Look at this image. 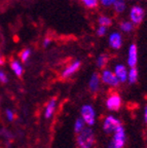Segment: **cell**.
<instances>
[{
    "instance_id": "1",
    "label": "cell",
    "mask_w": 147,
    "mask_h": 148,
    "mask_svg": "<svg viewBox=\"0 0 147 148\" xmlns=\"http://www.w3.org/2000/svg\"><path fill=\"white\" fill-rule=\"evenodd\" d=\"M95 136L91 129H83L77 137V143L81 148H91L94 145Z\"/></svg>"
},
{
    "instance_id": "2",
    "label": "cell",
    "mask_w": 147,
    "mask_h": 148,
    "mask_svg": "<svg viewBox=\"0 0 147 148\" xmlns=\"http://www.w3.org/2000/svg\"><path fill=\"white\" fill-rule=\"evenodd\" d=\"M144 9L140 5H134L130 10V20L133 25H140L144 20Z\"/></svg>"
},
{
    "instance_id": "3",
    "label": "cell",
    "mask_w": 147,
    "mask_h": 148,
    "mask_svg": "<svg viewBox=\"0 0 147 148\" xmlns=\"http://www.w3.org/2000/svg\"><path fill=\"white\" fill-rule=\"evenodd\" d=\"M81 115H82L83 121L89 125H93L95 123L96 114H95L94 108L91 105H84L81 108Z\"/></svg>"
},
{
    "instance_id": "4",
    "label": "cell",
    "mask_w": 147,
    "mask_h": 148,
    "mask_svg": "<svg viewBox=\"0 0 147 148\" xmlns=\"http://www.w3.org/2000/svg\"><path fill=\"white\" fill-rule=\"evenodd\" d=\"M106 106L111 111L118 110L122 106V99H120V95L118 94H112L111 96H109L107 102H106Z\"/></svg>"
},
{
    "instance_id": "5",
    "label": "cell",
    "mask_w": 147,
    "mask_h": 148,
    "mask_svg": "<svg viewBox=\"0 0 147 148\" xmlns=\"http://www.w3.org/2000/svg\"><path fill=\"white\" fill-rule=\"evenodd\" d=\"M116 148H122L126 141V136H124V130L120 125L114 131V139L112 140Z\"/></svg>"
},
{
    "instance_id": "6",
    "label": "cell",
    "mask_w": 147,
    "mask_h": 148,
    "mask_svg": "<svg viewBox=\"0 0 147 148\" xmlns=\"http://www.w3.org/2000/svg\"><path fill=\"white\" fill-rule=\"evenodd\" d=\"M138 61V49L135 43H132L129 47V53H128V65L133 68L137 64Z\"/></svg>"
},
{
    "instance_id": "7",
    "label": "cell",
    "mask_w": 147,
    "mask_h": 148,
    "mask_svg": "<svg viewBox=\"0 0 147 148\" xmlns=\"http://www.w3.org/2000/svg\"><path fill=\"white\" fill-rule=\"evenodd\" d=\"M102 80L106 84H108V86H117L118 83H120L118 79L115 76V74L113 72H111L110 70H104L103 73H102Z\"/></svg>"
},
{
    "instance_id": "8",
    "label": "cell",
    "mask_w": 147,
    "mask_h": 148,
    "mask_svg": "<svg viewBox=\"0 0 147 148\" xmlns=\"http://www.w3.org/2000/svg\"><path fill=\"white\" fill-rule=\"evenodd\" d=\"M118 127H120V121L114 118L113 116H107L104 120V125H103V127H104V131L107 133H110L112 131H115Z\"/></svg>"
},
{
    "instance_id": "9",
    "label": "cell",
    "mask_w": 147,
    "mask_h": 148,
    "mask_svg": "<svg viewBox=\"0 0 147 148\" xmlns=\"http://www.w3.org/2000/svg\"><path fill=\"white\" fill-rule=\"evenodd\" d=\"M109 45L113 49H120L122 45V37L120 32H113L109 36Z\"/></svg>"
},
{
    "instance_id": "10",
    "label": "cell",
    "mask_w": 147,
    "mask_h": 148,
    "mask_svg": "<svg viewBox=\"0 0 147 148\" xmlns=\"http://www.w3.org/2000/svg\"><path fill=\"white\" fill-rule=\"evenodd\" d=\"M114 74L120 82H124L128 79V70L124 65H116L114 68Z\"/></svg>"
},
{
    "instance_id": "11",
    "label": "cell",
    "mask_w": 147,
    "mask_h": 148,
    "mask_svg": "<svg viewBox=\"0 0 147 148\" xmlns=\"http://www.w3.org/2000/svg\"><path fill=\"white\" fill-rule=\"evenodd\" d=\"M80 64H81L80 61H74V62L72 63V64H70L68 67L65 68V70L62 73V76L64 77V78H67V77H70L71 75H73V74L79 69Z\"/></svg>"
},
{
    "instance_id": "12",
    "label": "cell",
    "mask_w": 147,
    "mask_h": 148,
    "mask_svg": "<svg viewBox=\"0 0 147 148\" xmlns=\"http://www.w3.org/2000/svg\"><path fill=\"white\" fill-rule=\"evenodd\" d=\"M113 8H114V12L116 14H122V12L126 10V0H114L113 2Z\"/></svg>"
},
{
    "instance_id": "13",
    "label": "cell",
    "mask_w": 147,
    "mask_h": 148,
    "mask_svg": "<svg viewBox=\"0 0 147 148\" xmlns=\"http://www.w3.org/2000/svg\"><path fill=\"white\" fill-rule=\"evenodd\" d=\"M99 82H100L99 75H98L97 73H94L90 79V83H89L91 90H94V92L98 90V88H99Z\"/></svg>"
},
{
    "instance_id": "14",
    "label": "cell",
    "mask_w": 147,
    "mask_h": 148,
    "mask_svg": "<svg viewBox=\"0 0 147 148\" xmlns=\"http://www.w3.org/2000/svg\"><path fill=\"white\" fill-rule=\"evenodd\" d=\"M56 104H57V100L56 99H52L51 101H49V103L47 104V107H46V110H45V117L46 118L52 117L54 111H55Z\"/></svg>"
},
{
    "instance_id": "15",
    "label": "cell",
    "mask_w": 147,
    "mask_h": 148,
    "mask_svg": "<svg viewBox=\"0 0 147 148\" xmlns=\"http://www.w3.org/2000/svg\"><path fill=\"white\" fill-rule=\"evenodd\" d=\"M120 28L122 32L130 33L134 30V25L131 23V21H122L120 24Z\"/></svg>"
},
{
    "instance_id": "16",
    "label": "cell",
    "mask_w": 147,
    "mask_h": 148,
    "mask_svg": "<svg viewBox=\"0 0 147 148\" xmlns=\"http://www.w3.org/2000/svg\"><path fill=\"white\" fill-rule=\"evenodd\" d=\"M128 79H129L130 83H135L138 79V70L135 67L131 68L130 71H128Z\"/></svg>"
},
{
    "instance_id": "17",
    "label": "cell",
    "mask_w": 147,
    "mask_h": 148,
    "mask_svg": "<svg viewBox=\"0 0 147 148\" xmlns=\"http://www.w3.org/2000/svg\"><path fill=\"white\" fill-rule=\"evenodd\" d=\"M98 23H99V26H104V27L107 28L112 25V20L109 16H100L99 18H98Z\"/></svg>"
},
{
    "instance_id": "18",
    "label": "cell",
    "mask_w": 147,
    "mask_h": 148,
    "mask_svg": "<svg viewBox=\"0 0 147 148\" xmlns=\"http://www.w3.org/2000/svg\"><path fill=\"white\" fill-rule=\"evenodd\" d=\"M12 69L14 70V72L18 76H21L23 74V68H22L21 64L18 61H12Z\"/></svg>"
},
{
    "instance_id": "19",
    "label": "cell",
    "mask_w": 147,
    "mask_h": 148,
    "mask_svg": "<svg viewBox=\"0 0 147 148\" xmlns=\"http://www.w3.org/2000/svg\"><path fill=\"white\" fill-rule=\"evenodd\" d=\"M82 4L90 9H94L99 5V0H81Z\"/></svg>"
},
{
    "instance_id": "20",
    "label": "cell",
    "mask_w": 147,
    "mask_h": 148,
    "mask_svg": "<svg viewBox=\"0 0 147 148\" xmlns=\"http://www.w3.org/2000/svg\"><path fill=\"white\" fill-rule=\"evenodd\" d=\"M108 62V58L106 55H100L98 58H97V66L99 68H103Z\"/></svg>"
},
{
    "instance_id": "21",
    "label": "cell",
    "mask_w": 147,
    "mask_h": 148,
    "mask_svg": "<svg viewBox=\"0 0 147 148\" xmlns=\"http://www.w3.org/2000/svg\"><path fill=\"white\" fill-rule=\"evenodd\" d=\"M83 129H84V121H83V119H81V118H77V119H76L75 125H74V130H75V132L79 134Z\"/></svg>"
},
{
    "instance_id": "22",
    "label": "cell",
    "mask_w": 147,
    "mask_h": 148,
    "mask_svg": "<svg viewBox=\"0 0 147 148\" xmlns=\"http://www.w3.org/2000/svg\"><path fill=\"white\" fill-rule=\"evenodd\" d=\"M30 55H31V51H30V49H24V51L21 53L22 61H23L24 63H26L28 61V59H29V57H30Z\"/></svg>"
},
{
    "instance_id": "23",
    "label": "cell",
    "mask_w": 147,
    "mask_h": 148,
    "mask_svg": "<svg viewBox=\"0 0 147 148\" xmlns=\"http://www.w3.org/2000/svg\"><path fill=\"white\" fill-rule=\"evenodd\" d=\"M107 33V28L104 27V26H99L98 29H97V34L98 36H104V35Z\"/></svg>"
},
{
    "instance_id": "24",
    "label": "cell",
    "mask_w": 147,
    "mask_h": 148,
    "mask_svg": "<svg viewBox=\"0 0 147 148\" xmlns=\"http://www.w3.org/2000/svg\"><path fill=\"white\" fill-rule=\"evenodd\" d=\"M101 4H103L104 6H111L114 2V0H99Z\"/></svg>"
},
{
    "instance_id": "25",
    "label": "cell",
    "mask_w": 147,
    "mask_h": 148,
    "mask_svg": "<svg viewBox=\"0 0 147 148\" xmlns=\"http://www.w3.org/2000/svg\"><path fill=\"white\" fill-rule=\"evenodd\" d=\"M6 116L9 121H12V120H14V113H12V110H6Z\"/></svg>"
},
{
    "instance_id": "26",
    "label": "cell",
    "mask_w": 147,
    "mask_h": 148,
    "mask_svg": "<svg viewBox=\"0 0 147 148\" xmlns=\"http://www.w3.org/2000/svg\"><path fill=\"white\" fill-rule=\"evenodd\" d=\"M0 81H2L3 83L7 82V77H6V75H5L4 72H2V71H0Z\"/></svg>"
},
{
    "instance_id": "27",
    "label": "cell",
    "mask_w": 147,
    "mask_h": 148,
    "mask_svg": "<svg viewBox=\"0 0 147 148\" xmlns=\"http://www.w3.org/2000/svg\"><path fill=\"white\" fill-rule=\"evenodd\" d=\"M51 42H52V39L51 38H48V37H46L45 39L43 40V46L44 47H47L49 44H51Z\"/></svg>"
},
{
    "instance_id": "28",
    "label": "cell",
    "mask_w": 147,
    "mask_h": 148,
    "mask_svg": "<svg viewBox=\"0 0 147 148\" xmlns=\"http://www.w3.org/2000/svg\"><path fill=\"white\" fill-rule=\"evenodd\" d=\"M144 120L145 123H147V106L145 107V110H144Z\"/></svg>"
},
{
    "instance_id": "29",
    "label": "cell",
    "mask_w": 147,
    "mask_h": 148,
    "mask_svg": "<svg viewBox=\"0 0 147 148\" xmlns=\"http://www.w3.org/2000/svg\"><path fill=\"white\" fill-rule=\"evenodd\" d=\"M108 148H116V146L114 145V143H113V141H111V142H110V144H109Z\"/></svg>"
},
{
    "instance_id": "30",
    "label": "cell",
    "mask_w": 147,
    "mask_h": 148,
    "mask_svg": "<svg viewBox=\"0 0 147 148\" xmlns=\"http://www.w3.org/2000/svg\"><path fill=\"white\" fill-rule=\"evenodd\" d=\"M2 63H3V59L1 58V57H0V65L2 64Z\"/></svg>"
},
{
    "instance_id": "31",
    "label": "cell",
    "mask_w": 147,
    "mask_h": 148,
    "mask_svg": "<svg viewBox=\"0 0 147 148\" xmlns=\"http://www.w3.org/2000/svg\"><path fill=\"white\" fill-rule=\"evenodd\" d=\"M130 1H132V0H130Z\"/></svg>"
}]
</instances>
